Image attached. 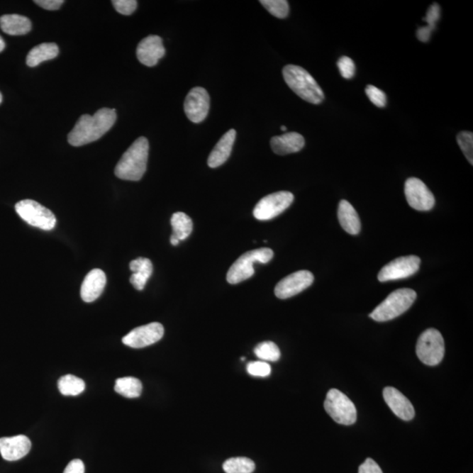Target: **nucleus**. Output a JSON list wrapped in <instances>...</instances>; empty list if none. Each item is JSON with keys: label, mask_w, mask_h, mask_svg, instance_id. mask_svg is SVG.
<instances>
[{"label": "nucleus", "mask_w": 473, "mask_h": 473, "mask_svg": "<svg viewBox=\"0 0 473 473\" xmlns=\"http://www.w3.org/2000/svg\"><path fill=\"white\" fill-rule=\"evenodd\" d=\"M255 353L259 359L275 362L281 357L280 349L274 342L265 341L260 343L255 348Z\"/></svg>", "instance_id": "nucleus-29"}, {"label": "nucleus", "mask_w": 473, "mask_h": 473, "mask_svg": "<svg viewBox=\"0 0 473 473\" xmlns=\"http://www.w3.org/2000/svg\"><path fill=\"white\" fill-rule=\"evenodd\" d=\"M294 195L289 191H279L263 197L256 204L253 216L260 221H270L285 211L294 202Z\"/></svg>", "instance_id": "nucleus-9"}, {"label": "nucleus", "mask_w": 473, "mask_h": 473, "mask_svg": "<svg viewBox=\"0 0 473 473\" xmlns=\"http://www.w3.org/2000/svg\"><path fill=\"white\" fill-rule=\"evenodd\" d=\"M0 28L10 35H23L30 32L32 23L29 18L18 14H7L0 17Z\"/></svg>", "instance_id": "nucleus-22"}, {"label": "nucleus", "mask_w": 473, "mask_h": 473, "mask_svg": "<svg viewBox=\"0 0 473 473\" xmlns=\"http://www.w3.org/2000/svg\"><path fill=\"white\" fill-rule=\"evenodd\" d=\"M420 264L421 259L416 255L399 257L379 271L378 280L385 282L411 277L419 270Z\"/></svg>", "instance_id": "nucleus-10"}, {"label": "nucleus", "mask_w": 473, "mask_h": 473, "mask_svg": "<svg viewBox=\"0 0 473 473\" xmlns=\"http://www.w3.org/2000/svg\"><path fill=\"white\" fill-rule=\"evenodd\" d=\"M106 284V274L101 269H93L85 277L81 286V297L85 303H92L102 295Z\"/></svg>", "instance_id": "nucleus-18"}, {"label": "nucleus", "mask_w": 473, "mask_h": 473, "mask_svg": "<svg viewBox=\"0 0 473 473\" xmlns=\"http://www.w3.org/2000/svg\"><path fill=\"white\" fill-rule=\"evenodd\" d=\"M416 299L415 290L411 289H397L390 294L384 301L369 315L377 322H386L398 318L407 311Z\"/></svg>", "instance_id": "nucleus-4"}, {"label": "nucleus", "mask_w": 473, "mask_h": 473, "mask_svg": "<svg viewBox=\"0 0 473 473\" xmlns=\"http://www.w3.org/2000/svg\"><path fill=\"white\" fill-rule=\"evenodd\" d=\"M37 5L46 10H57L65 3L63 0H35Z\"/></svg>", "instance_id": "nucleus-38"}, {"label": "nucleus", "mask_w": 473, "mask_h": 473, "mask_svg": "<svg viewBox=\"0 0 473 473\" xmlns=\"http://www.w3.org/2000/svg\"><path fill=\"white\" fill-rule=\"evenodd\" d=\"M366 93L370 101L376 106L383 108L386 104V96L384 92L374 85H368Z\"/></svg>", "instance_id": "nucleus-33"}, {"label": "nucleus", "mask_w": 473, "mask_h": 473, "mask_svg": "<svg viewBox=\"0 0 473 473\" xmlns=\"http://www.w3.org/2000/svg\"><path fill=\"white\" fill-rule=\"evenodd\" d=\"M237 133L235 130L230 129L223 134L221 139L216 145L211 155H208V165L211 169L221 167L225 163L232 154L233 147L235 143Z\"/></svg>", "instance_id": "nucleus-19"}, {"label": "nucleus", "mask_w": 473, "mask_h": 473, "mask_svg": "<svg viewBox=\"0 0 473 473\" xmlns=\"http://www.w3.org/2000/svg\"><path fill=\"white\" fill-rule=\"evenodd\" d=\"M170 243L176 247V245H178L179 243H180V240H179L176 236L172 235L170 237Z\"/></svg>", "instance_id": "nucleus-41"}, {"label": "nucleus", "mask_w": 473, "mask_h": 473, "mask_svg": "<svg viewBox=\"0 0 473 473\" xmlns=\"http://www.w3.org/2000/svg\"><path fill=\"white\" fill-rule=\"evenodd\" d=\"M31 447V441L24 435L0 438V454L6 461L23 459L29 453Z\"/></svg>", "instance_id": "nucleus-16"}, {"label": "nucleus", "mask_w": 473, "mask_h": 473, "mask_svg": "<svg viewBox=\"0 0 473 473\" xmlns=\"http://www.w3.org/2000/svg\"><path fill=\"white\" fill-rule=\"evenodd\" d=\"M59 54V48L55 43H43L30 50L27 57V65L36 67L45 61L55 59Z\"/></svg>", "instance_id": "nucleus-24"}, {"label": "nucleus", "mask_w": 473, "mask_h": 473, "mask_svg": "<svg viewBox=\"0 0 473 473\" xmlns=\"http://www.w3.org/2000/svg\"><path fill=\"white\" fill-rule=\"evenodd\" d=\"M270 144L275 154L286 155L301 151L304 147L305 140L300 133L293 132L272 138Z\"/></svg>", "instance_id": "nucleus-20"}, {"label": "nucleus", "mask_w": 473, "mask_h": 473, "mask_svg": "<svg viewBox=\"0 0 473 473\" xmlns=\"http://www.w3.org/2000/svg\"><path fill=\"white\" fill-rule=\"evenodd\" d=\"M283 77L289 87L305 101L318 104L325 99L323 89L310 73L296 65H286L282 70Z\"/></svg>", "instance_id": "nucleus-3"}, {"label": "nucleus", "mask_w": 473, "mask_h": 473, "mask_svg": "<svg viewBox=\"0 0 473 473\" xmlns=\"http://www.w3.org/2000/svg\"><path fill=\"white\" fill-rule=\"evenodd\" d=\"M439 18H440V6L435 3L428 9L426 17L423 18V21L427 22V27L434 30L435 28V23H437Z\"/></svg>", "instance_id": "nucleus-36"}, {"label": "nucleus", "mask_w": 473, "mask_h": 473, "mask_svg": "<svg viewBox=\"0 0 473 473\" xmlns=\"http://www.w3.org/2000/svg\"><path fill=\"white\" fill-rule=\"evenodd\" d=\"M149 143L145 137H140L132 144L115 167V176L122 180L140 181L147 170Z\"/></svg>", "instance_id": "nucleus-2"}, {"label": "nucleus", "mask_w": 473, "mask_h": 473, "mask_svg": "<svg viewBox=\"0 0 473 473\" xmlns=\"http://www.w3.org/2000/svg\"><path fill=\"white\" fill-rule=\"evenodd\" d=\"M457 143L464 152L468 162L473 164V134L471 132L464 131L459 133L457 137Z\"/></svg>", "instance_id": "nucleus-31"}, {"label": "nucleus", "mask_w": 473, "mask_h": 473, "mask_svg": "<svg viewBox=\"0 0 473 473\" xmlns=\"http://www.w3.org/2000/svg\"><path fill=\"white\" fill-rule=\"evenodd\" d=\"M281 129H282V131H284V132L286 131V128L285 126H282Z\"/></svg>", "instance_id": "nucleus-43"}, {"label": "nucleus", "mask_w": 473, "mask_h": 473, "mask_svg": "<svg viewBox=\"0 0 473 473\" xmlns=\"http://www.w3.org/2000/svg\"><path fill=\"white\" fill-rule=\"evenodd\" d=\"M117 12L123 15H131L136 10L138 2L135 0H113L111 1Z\"/></svg>", "instance_id": "nucleus-35"}, {"label": "nucleus", "mask_w": 473, "mask_h": 473, "mask_svg": "<svg viewBox=\"0 0 473 473\" xmlns=\"http://www.w3.org/2000/svg\"><path fill=\"white\" fill-rule=\"evenodd\" d=\"M432 31H433V30L429 27H427V26L426 27L420 28L418 30H417V38H418V40L423 43L429 42Z\"/></svg>", "instance_id": "nucleus-40"}, {"label": "nucleus", "mask_w": 473, "mask_h": 473, "mask_svg": "<svg viewBox=\"0 0 473 473\" xmlns=\"http://www.w3.org/2000/svg\"><path fill=\"white\" fill-rule=\"evenodd\" d=\"M171 226L173 228V235L179 240H185L191 235L193 230L191 218L184 212H177L171 218Z\"/></svg>", "instance_id": "nucleus-26"}, {"label": "nucleus", "mask_w": 473, "mask_h": 473, "mask_svg": "<svg viewBox=\"0 0 473 473\" xmlns=\"http://www.w3.org/2000/svg\"><path fill=\"white\" fill-rule=\"evenodd\" d=\"M130 269L133 271L130 282L137 290H143L148 279L152 274V264L147 258H138L130 263Z\"/></svg>", "instance_id": "nucleus-23"}, {"label": "nucleus", "mask_w": 473, "mask_h": 473, "mask_svg": "<svg viewBox=\"0 0 473 473\" xmlns=\"http://www.w3.org/2000/svg\"><path fill=\"white\" fill-rule=\"evenodd\" d=\"M58 389L62 396H77L84 392L85 383L77 376L67 374L59 379Z\"/></svg>", "instance_id": "nucleus-27"}, {"label": "nucleus", "mask_w": 473, "mask_h": 473, "mask_svg": "<svg viewBox=\"0 0 473 473\" xmlns=\"http://www.w3.org/2000/svg\"><path fill=\"white\" fill-rule=\"evenodd\" d=\"M226 473H252L255 470V464L247 457H232L223 464Z\"/></svg>", "instance_id": "nucleus-28"}, {"label": "nucleus", "mask_w": 473, "mask_h": 473, "mask_svg": "<svg viewBox=\"0 0 473 473\" xmlns=\"http://www.w3.org/2000/svg\"><path fill=\"white\" fill-rule=\"evenodd\" d=\"M274 257V252L270 248H260L249 251L241 255L227 273V282L230 284H238L255 274L253 264H266L270 262Z\"/></svg>", "instance_id": "nucleus-5"}, {"label": "nucleus", "mask_w": 473, "mask_h": 473, "mask_svg": "<svg viewBox=\"0 0 473 473\" xmlns=\"http://www.w3.org/2000/svg\"><path fill=\"white\" fill-rule=\"evenodd\" d=\"M249 374L255 377H267L271 374V367L269 364L264 361H253L247 366Z\"/></svg>", "instance_id": "nucleus-32"}, {"label": "nucleus", "mask_w": 473, "mask_h": 473, "mask_svg": "<svg viewBox=\"0 0 473 473\" xmlns=\"http://www.w3.org/2000/svg\"><path fill=\"white\" fill-rule=\"evenodd\" d=\"M314 282V275L310 271L300 270L289 274L278 282L274 294L279 299H288L303 292Z\"/></svg>", "instance_id": "nucleus-12"}, {"label": "nucleus", "mask_w": 473, "mask_h": 473, "mask_svg": "<svg viewBox=\"0 0 473 473\" xmlns=\"http://www.w3.org/2000/svg\"><path fill=\"white\" fill-rule=\"evenodd\" d=\"M143 383L134 377L119 378L115 382L114 390L121 396L129 399L138 398L143 393Z\"/></svg>", "instance_id": "nucleus-25"}, {"label": "nucleus", "mask_w": 473, "mask_h": 473, "mask_svg": "<svg viewBox=\"0 0 473 473\" xmlns=\"http://www.w3.org/2000/svg\"><path fill=\"white\" fill-rule=\"evenodd\" d=\"M359 473H383L381 467L374 460L367 459L360 465Z\"/></svg>", "instance_id": "nucleus-37"}, {"label": "nucleus", "mask_w": 473, "mask_h": 473, "mask_svg": "<svg viewBox=\"0 0 473 473\" xmlns=\"http://www.w3.org/2000/svg\"><path fill=\"white\" fill-rule=\"evenodd\" d=\"M338 69L345 79H352L355 74V65L351 58L342 57L338 62Z\"/></svg>", "instance_id": "nucleus-34"}, {"label": "nucleus", "mask_w": 473, "mask_h": 473, "mask_svg": "<svg viewBox=\"0 0 473 473\" xmlns=\"http://www.w3.org/2000/svg\"><path fill=\"white\" fill-rule=\"evenodd\" d=\"M325 408L335 422L343 425H352L357 420L355 404L338 389H330L327 394Z\"/></svg>", "instance_id": "nucleus-8"}, {"label": "nucleus", "mask_w": 473, "mask_h": 473, "mask_svg": "<svg viewBox=\"0 0 473 473\" xmlns=\"http://www.w3.org/2000/svg\"><path fill=\"white\" fill-rule=\"evenodd\" d=\"M260 3L274 17L284 18L289 15V2L285 0H262Z\"/></svg>", "instance_id": "nucleus-30"}, {"label": "nucleus", "mask_w": 473, "mask_h": 473, "mask_svg": "<svg viewBox=\"0 0 473 473\" xmlns=\"http://www.w3.org/2000/svg\"><path fill=\"white\" fill-rule=\"evenodd\" d=\"M338 217L342 228L346 233L352 234V235H357L360 233L361 223L359 215L348 201H340V204H338Z\"/></svg>", "instance_id": "nucleus-21"}, {"label": "nucleus", "mask_w": 473, "mask_h": 473, "mask_svg": "<svg viewBox=\"0 0 473 473\" xmlns=\"http://www.w3.org/2000/svg\"><path fill=\"white\" fill-rule=\"evenodd\" d=\"M164 335L162 323H151L147 325L135 328L123 338V344L129 347L140 349L154 345L161 340Z\"/></svg>", "instance_id": "nucleus-13"}, {"label": "nucleus", "mask_w": 473, "mask_h": 473, "mask_svg": "<svg viewBox=\"0 0 473 473\" xmlns=\"http://www.w3.org/2000/svg\"><path fill=\"white\" fill-rule=\"evenodd\" d=\"M416 355L427 366H437L445 356V340L442 334L435 329H428L421 334L417 340Z\"/></svg>", "instance_id": "nucleus-6"}, {"label": "nucleus", "mask_w": 473, "mask_h": 473, "mask_svg": "<svg viewBox=\"0 0 473 473\" xmlns=\"http://www.w3.org/2000/svg\"><path fill=\"white\" fill-rule=\"evenodd\" d=\"M5 42H4L2 37L0 36V52H2L4 50H5Z\"/></svg>", "instance_id": "nucleus-42"}, {"label": "nucleus", "mask_w": 473, "mask_h": 473, "mask_svg": "<svg viewBox=\"0 0 473 473\" xmlns=\"http://www.w3.org/2000/svg\"><path fill=\"white\" fill-rule=\"evenodd\" d=\"M405 196L411 207L427 211L435 206V196L426 184L418 178H408L405 182Z\"/></svg>", "instance_id": "nucleus-11"}, {"label": "nucleus", "mask_w": 473, "mask_h": 473, "mask_svg": "<svg viewBox=\"0 0 473 473\" xmlns=\"http://www.w3.org/2000/svg\"><path fill=\"white\" fill-rule=\"evenodd\" d=\"M85 467L84 462L80 460L70 461L67 465L63 473H84Z\"/></svg>", "instance_id": "nucleus-39"}, {"label": "nucleus", "mask_w": 473, "mask_h": 473, "mask_svg": "<svg viewBox=\"0 0 473 473\" xmlns=\"http://www.w3.org/2000/svg\"><path fill=\"white\" fill-rule=\"evenodd\" d=\"M15 211L25 222L36 228L50 230L57 223L53 212L33 200L21 201L15 206Z\"/></svg>", "instance_id": "nucleus-7"}, {"label": "nucleus", "mask_w": 473, "mask_h": 473, "mask_svg": "<svg viewBox=\"0 0 473 473\" xmlns=\"http://www.w3.org/2000/svg\"><path fill=\"white\" fill-rule=\"evenodd\" d=\"M2 99H3L2 98V94H1V93H0V104L2 103Z\"/></svg>", "instance_id": "nucleus-44"}, {"label": "nucleus", "mask_w": 473, "mask_h": 473, "mask_svg": "<svg viewBox=\"0 0 473 473\" xmlns=\"http://www.w3.org/2000/svg\"><path fill=\"white\" fill-rule=\"evenodd\" d=\"M210 110V96L206 89L195 87L189 92L184 102L186 116L193 123H201L206 118Z\"/></svg>", "instance_id": "nucleus-14"}, {"label": "nucleus", "mask_w": 473, "mask_h": 473, "mask_svg": "<svg viewBox=\"0 0 473 473\" xmlns=\"http://www.w3.org/2000/svg\"><path fill=\"white\" fill-rule=\"evenodd\" d=\"M136 52L138 60L148 67L157 65L159 60L166 53L162 39L157 35H149L141 40Z\"/></svg>", "instance_id": "nucleus-15"}, {"label": "nucleus", "mask_w": 473, "mask_h": 473, "mask_svg": "<svg viewBox=\"0 0 473 473\" xmlns=\"http://www.w3.org/2000/svg\"><path fill=\"white\" fill-rule=\"evenodd\" d=\"M386 404L389 405L394 414L404 421H411L415 417V408L407 397L399 390L392 386H387L383 391Z\"/></svg>", "instance_id": "nucleus-17"}, {"label": "nucleus", "mask_w": 473, "mask_h": 473, "mask_svg": "<svg viewBox=\"0 0 473 473\" xmlns=\"http://www.w3.org/2000/svg\"><path fill=\"white\" fill-rule=\"evenodd\" d=\"M116 119V111L109 108L99 110L93 116L83 115L69 133V143L74 147H81L99 140L113 128Z\"/></svg>", "instance_id": "nucleus-1"}]
</instances>
